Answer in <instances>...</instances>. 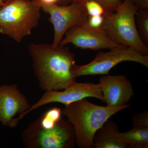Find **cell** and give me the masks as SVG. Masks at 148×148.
<instances>
[{
    "label": "cell",
    "mask_w": 148,
    "mask_h": 148,
    "mask_svg": "<svg viewBox=\"0 0 148 148\" xmlns=\"http://www.w3.org/2000/svg\"><path fill=\"white\" fill-rule=\"evenodd\" d=\"M109 50L99 52L88 64L81 66L75 64L72 71L75 77L108 75L111 69L124 61L135 62L148 68V55H144L134 49L119 46Z\"/></svg>",
    "instance_id": "obj_6"
},
{
    "label": "cell",
    "mask_w": 148,
    "mask_h": 148,
    "mask_svg": "<svg viewBox=\"0 0 148 148\" xmlns=\"http://www.w3.org/2000/svg\"><path fill=\"white\" fill-rule=\"evenodd\" d=\"M68 0H61L60 5H68Z\"/></svg>",
    "instance_id": "obj_22"
},
{
    "label": "cell",
    "mask_w": 148,
    "mask_h": 148,
    "mask_svg": "<svg viewBox=\"0 0 148 148\" xmlns=\"http://www.w3.org/2000/svg\"><path fill=\"white\" fill-rule=\"evenodd\" d=\"M64 36L60 45L71 44L82 49L95 51L110 49L116 47L123 46L113 42L103 29H92L86 24L71 27Z\"/></svg>",
    "instance_id": "obj_9"
},
{
    "label": "cell",
    "mask_w": 148,
    "mask_h": 148,
    "mask_svg": "<svg viewBox=\"0 0 148 148\" xmlns=\"http://www.w3.org/2000/svg\"><path fill=\"white\" fill-rule=\"evenodd\" d=\"M65 107L62 114L73 127L76 145L80 148H91L98 130L111 116L128 108L130 105L119 107L98 106L84 98Z\"/></svg>",
    "instance_id": "obj_2"
},
{
    "label": "cell",
    "mask_w": 148,
    "mask_h": 148,
    "mask_svg": "<svg viewBox=\"0 0 148 148\" xmlns=\"http://www.w3.org/2000/svg\"><path fill=\"white\" fill-rule=\"evenodd\" d=\"M62 110L54 107L43 113L36 121L40 127L44 129L53 128L62 118Z\"/></svg>",
    "instance_id": "obj_14"
},
{
    "label": "cell",
    "mask_w": 148,
    "mask_h": 148,
    "mask_svg": "<svg viewBox=\"0 0 148 148\" xmlns=\"http://www.w3.org/2000/svg\"><path fill=\"white\" fill-rule=\"evenodd\" d=\"M104 15L88 16L86 25L95 29H103Z\"/></svg>",
    "instance_id": "obj_19"
},
{
    "label": "cell",
    "mask_w": 148,
    "mask_h": 148,
    "mask_svg": "<svg viewBox=\"0 0 148 148\" xmlns=\"http://www.w3.org/2000/svg\"><path fill=\"white\" fill-rule=\"evenodd\" d=\"M88 16L105 15L106 11L103 6L99 3L93 1L86 2L83 3Z\"/></svg>",
    "instance_id": "obj_17"
},
{
    "label": "cell",
    "mask_w": 148,
    "mask_h": 148,
    "mask_svg": "<svg viewBox=\"0 0 148 148\" xmlns=\"http://www.w3.org/2000/svg\"><path fill=\"white\" fill-rule=\"evenodd\" d=\"M117 125L112 121L105 122L95 133L92 147L95 148H127L119 137Z\"/></svg>",
    "instance_id": "obj_12"
},
{
    "label": "cell",
    "mask_w": 148,
    "mask_h": 148,
    "mask_svg": "<svg viewBox=\"0 0 148 148\" xmlns=\"http://www.w3.org/2000/svg\"><path fill=\"white\" fill-rule=\"evenodd\" d=\"M119 137L128 148H148V127H133L127 132H119Z\"/></svg>",
    "instance_id": "obj_13"
},
{
    "label": "cell",
    "mask_w": 148,
    "mask_h": 148,
    "mask_svg": "<svg viewBox=\"0 0 148 148\" xmlns=\"http://www.w3.org/2000/svg\"><path fill=\"white\" fill-rule=\"evenodd\" d=\"M64 90H49L45 91L39 100L34 104L31 105L30 109L21 116L16 118L19 121L35 110L52 103H59L65 106L79 101L84 98H94L99 99L104 103L102 95L101 84L90 83L75 82Z\"/></svg>",
    "instance_id": "obj_8"
},
{
    "label": "cell",
    "mask_w": 148,
    "mask_h": 148,
    "mask_svg": "<svg viewBox=\"0 0 148 148\" xmlns=\"http://www.w3.org/2000/svg\"><path fill=\"white\" fill-rule=\"evenodd\" d=\"M133 127H148V111L135 114L132 119Z\"/></svg>",
    "instance_id": "obj_18"
},
{
    "label": "cell",
    "mask_w": 148,
    "mask_h": 148,
    "mask_svg": "<svg viewBox=\"0 0 148 148\" xmlns=\"http://www.w3.org/2000/svg\"><path fill=\"white\" fill-rule=\"evenodd\" d=\"M131 1H132L133 2V1H134V0H131Z\"/></svg>",
    "instance_id": "obj_25"
},
{
    "label": "cell",
    "mask_w": 148,
    "mask_h": 148,
    "mask_svg": "<svg viewBox=\"0 0 148 148\" xmlns=\"http://www.w3.org/2000/svg\"><path fill=\"white\" fill-rule=\"evenodd\" d=\"M5 2L4 1V0H0V8L2 7L4 3Z\"/></svg>",
    "instance_id": "obj_23"
},
{
    "label": "cell",
    "mask_w": 148,
    "mask_h": 148,
    "mask_svg": "<svg viewBox=\"0 0 148 148\" xmlns=\"http://www.w3.org/2000/svg\"><path fill=\"white\" fill-rule=\"evenodd\" d=\"M138 7L131 0H123L115 11L104 15L103 29L113 42L148 55V46L140 38L135 16Z\"/></svg>",
    "instance_id": "obj_4"
},
{
    "label": "cell",
    "mask_w": 148,
    "mask_h": 148,
    "mask_svg": "<svg viewBox=\"0 0 148 148\" xmlns=\"http://www.w3.org/2000/svg\"><path fill=\"white\" fill-rule=\"evenodd\" d=\"M41 9L49 15V21L53 25L54 37L52 45H59L66 32L74 26L86 24L88 15L83 3H70L67 5L42 4Z\"/></svg>",
    "instance_id": "obj_7"
},
{
    "label": "cell",
    "mask_w": 148,
    "mask_h": 148,
    "mask_svg": "<svg viewBox=\"0 0 148 148\" xmlns=\"http://www.w3.org/2000/svg\"><path fill=\"white\" fill-rule=\"evenodd\" d=\"M133 2L139 9H148V0H134Z\"/></svg>",
    "instance_id": "obj_20"
},
{
    "label": "cell",
    "mask_w": 148,
    "mask_h": 148,
    "mask_svg": "<svg viewBox=\"0 0 148 148\" xmlns=\"http://www.w3.org/2000/svg\"><path fill=\"white\" fill-rule=\"evenodd\" d=\"M136 27L143 42L148 45V10L138 9L135 16Z\"/></svg>",
    "instance_id": "obj_15"
},
{
    "label": "cell",
    "mask_w": 148,
    "mask_h": 148,
    "mask_svg": "<svg viewBox=\"0 0 148 148\" xmlns=\"http://www.w3.org/2000/svg\"><path fill=\"white\" fill-rule=\"evenodd\" d=\"M28 51L42 90H63L76 82L72 72L75 58L69 47L45 43H32Z\"/></svg>",
    "instance_id": "obj_1"
},
{
    "label": "cell",
    "mask_w": 148,
    "mask_h": 148,
    "mask_svg": "<svg viewBox=\"0 0 148 148\" xmlns=\"http://www.w3.org/2000/svg\"><path fill=\"white\" fill-rule=\"evenodd\" d=\"M41 6L33 0H10L0 8V33L21 42L38 24Z\"/></svg>",
    "instance_id": "obj_3"
},
{
    "label": "cell",
    "mask_w": 148,
    "mask_h": 148,
    "mask_svg": "<svg viewBox=\"0 0 148 148\" xmlns=\"http://www.w3.org/2000/svg\"><path fill=\"white\" fill-rule=\"evenodd\" d=\"M39 3L42 4H58L61 3V0H33Z\"/></svg>",
    "instance_id": "obj_21"
},
{
    "label": "cell",
    "mask_w": 148,
    "mask_h": 148,
    "mask_svg": "<svg viewBox=\"0 0 148 148\" xmlns=\"http://www.w3.org/2000/svg\"><path fill=\"white\" fill-rule=\"evenodd\" d=\"M10 1V0H4V1L6 2L7 1Z\"/></svg>",
    "instance_id": "obj_24"
},
{
    "label": "cell",
    "mask_w": 148,
    "mask_h": 148,
    "mask_svg": "<svg viewBox=\"0 0 148 148\" xmlns=\"http://www.w3.org/2000/svg\"><path fill=\"white\" fill-rule=\"evenodd\" d=\"M27 148H73L76 145L73 127L63 118L50 129L40 127L36 121L31 123L21 134Z\"/></svg>",
    "instance_id": "obj_5"
},
{
    "label": "cell",
    "mask_w": 148,
    "mask_h": 148,
    "mask_svg": "<svg viewBox=\"0 0 148 148\" xmlns=\"http://www.w3.org/2000/svg\"><path fill=\"white\" fill-rule=\"evenodd\" d=\"M31 106L16 84L0 86V122L4 126L16 127L15 119L21 116Z\"/></svg>",
    "instance_id": "obj_10"
},
{
    "label": "cell",
    "mask_w": 148,
    "mask_h": 148,
    "mask_svg": "<svg viewBox=\"0 0 148 148\" xmlns=\"http://www.w3.org/2000/svg\"><path fill=\"white\" fill-rule=\"evenodd\" d=\"M99 83L104 103L109 107L126 106L134 95L131 82L125 76L105 75L100 78Z\"/></svg>",
    "instance_id": "obj_11"
},
{
    "label": "cell",
    "mask_w": 148,
    "mask_h": 148,
    "mask_svg": "<svg viewBox=\"0 0 148 148\" xmlns=\"http://www.w3.org/2000/svg\"><path fill=\"white\" fill-rule=\"evenodd\" d=\"M90 1H93L100 4L105 9L107 14L115 11L123 0H68L69 4L71 3H83Z\"/></svg>",
    "instance_id": "obj_16"
}]
</instances>
